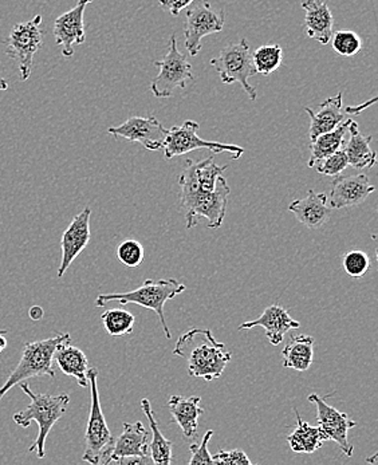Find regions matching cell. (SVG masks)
<instances>
[{
	"mask_svg": "<svg viewBox=\"0 0 378 465\" xmlns=\"http://www.w3.org/2000/svg\"><path fill=\"white\" fill-rule=\"evenodd\" d=\"M72 342L69 332L56 334L47 340L35 341L25 345L24 356L19 361L18 366L11 371L7 381L0 388V400L19 383L35 377L47 376L55 379V371L53 369V361L56 348L62 343Z\"/></svg>",
	"mask_w": 378,
	"mask_h": 465,
	"instance_id": "5b68a950",
	"label": "cell"
},
{
	"mask_svg": "<svg viewBox=\"0 0 378 465\" xmlns=\"http://www.w3.org/2000/svg\"><path fill=\"white\" fill-rule=\"evenodd\" d=\"M348 134H351L348 143H345L346 156L349 165L354 169L373 168L377 163V154L371 148L372 136H363L358 129L357 123L351 121Z\"/></svg>",
	"mask_w": 378,
	"mask_h": 465,
	"instance_id": "cb8c5ba5",
	"label": "cell"
},
{
	"mask_svg": "<svg viewBox=\"0 0 378 465\" xmlns=\"http://www.w3.org/2000/svg\"><path fill=\"white\" fill-rule=\"evenodd\" d=\"M44 44L42 16H34L30 21L18 24L5 39V54L18 64L21 81H27L33 69L34 55Z\"/></svg>",
	"mask_w": 378,
	"mask_h": 465,
	"instance_id": "30bf717a",
	"label": "cell"
},
{
	"mask_svg": "<svg viewBox=\"0 0 378 465\" xmlns=\"http://www.w3.org/2000/svg\"><path fill=\"white\" fill-rule=\"evenodd\" d=\"M200 397L172 396L168 401L169 411L174 421L182 428L184 438L192 439L196 436L199 428V417L204 414L200 407Z\"/></svg>",
	"mask_w": 378,
	"mask_h": 465,
	"instance_id": "7402d4cb",
	"label": "cell"
},
{
	"mask_svg": "<svg viewBox=\"0 0 378 465\" xmlns=\"http://www.w3.org/2000/svg\"><path fill=\"white\" fill-rule=\"evenodd\" d=\"M199 129V124L191 120L185 121L183 125L169 129L163 145L165 159L171 160L174 157L183 156V154H187L196 149H208L213 154L227 152V153L233 154L234 160L241 159L242 154L244 153V148L233 145V143L203 140L197 134Z\"/></svg>",
	"mask_w": 378,
	"mask_h": 465,
	"instance_id": "9c48e42d",
	"label": "cell"
},
{
	"mask_svg": "<svg viewBox=\"0 0 378 465\" xmlns=\"http://www.w3.org/2000/svg\"><path fill=\"white\" fill-rule=\"evenodd\" d=\"M213 436L214 430H210L205 433L204 438H203L199 444H192L191 447H189L192 455L189 464H214L213 455H211L210 450H208V442H210Z\"/></svg>",
	"mask_w": 378,
	"mask_h": 465,
	"instance_id": "d590c367",
	"label": "cell"
},
{
	"mask_svg": "<svg viewBox=\"0 0 378 465\" xmlns=\"http://www.w3.org/2000/svg\"><path fill=\"white\" fill-rule=\"evenodd\" d=\"M108 132L112 136L126 138L131 143H143L149 151H160L168 134V131L154 115L128 118L120 126L109 128Z\"/></svg>",
	"mask_w": 378,
	"mask_h": 465,
	"instance_id": "4fadbf2b",
	"label": "cell"
},
{
	"mask_svg": "<svg viewBox=\"0 0 378 465\" xmlns=\"http://www.w3.org/2000/svg\"><path fill=\"white\" fill-rule=\"evenodd\" d=\"M343 266L352 278H361L371 269V258L363 251L352 250L343 255Z\"/></svg>",
	"mask_w": 378,
	"mask_h": 465,
	"instance_id": "836d02e7",
	"label": "cell"
},
{
	"mask_svg": "<svg viewBox=\"0 0 378 465\" xmlns=\"http://www.w3.org/2000/svg\"><path fill=\"white\" fill-rule=\"evenodd\" d=\"M349 166L348 156H346L345 145L343 148L338 149L334 153L329 154V156L323 157V160L314 165L317 169L318 173L323 174V176H338L343 173Z\"/></svg>",
	"mask_w": 378,
	"mask_h": 465,
	"instance_id": "d6a6232c",
	"label": "cell"
},
{
	"mask_svg": "<svg viewBox=\"0 0 378 465\" xmlns=\"http://www.w3.org/2000/svg\"><path fill=\"white\" fill-rule=\"evenodd\" d=\"M154 66L159 67V75L152 81L151 92L159 100L171 98L177 89L184 90L188 81H194L191 64L184 54L177 49V38L172 34L168 53L162 61H154Z\"/></svg>",
	"mask_w": 378,
	"mask_h": 465,
	"instance_id": "ba28073f",
	"label": "cell"
},
{
	"mask_svg": "<svg viewBox=\"0 0 378 465\" xmlns=\"http://www.w3.org/2000/svg\"><path fill=\"white\" fill-rule=\"evenodd\" d=\"M90 216L92 210L84 208L78 215L70 223L61 239L62 259L58 269V278H62L65 272L72 266L73 262L81 255L82 251L87 247L90 242Z\"/></svg>",
	"mask_w": 378,
	"mask_h": 465,
	"instance_id": "9a60e30c",
	"label": "cell"
},
{
	"mask_svg": "<svg viewBox=\"0 0 378 465\" xmlns=\"http://www.w3.org/2000/svg\"><path fill=\"white\" fill-rule=\"evenodd\" d=\"M376 187L371 184L369 177L365 173L355 176H335L330 190L329 204L333 210L355 207L363 204Z\"/></svg>",
	"mask_w": 378,
	"mask_h": 465,
	"instance_id": "2e32d148",
	"label": "cell"
},
{
	"mask_svg": "<svg viewBox=\"0 0 378 465\" xmlns=\"http://www.w3.org/2000/svg\"><path fill=\"white\" fill-rule=\"evenodd\" d=\"M180 205L184 211L185 225L191 230L197 224V218L207 219L208 228L219 230L227 213L230 187L224 177H217L215 190L205 192L196 179V162L187 160L179 177Z\"/></svg>",
	"mask_w": 378,
	"mask_h": 465,
	"instance_id": "6da1fadb",
	"label": "cell"
},
{
	"mask_svg": "<svg viewBox=\"0 0 378 465\" xmlns=\"http://www.w3.org/2000/svg\"><path fill=\"white\" fill-rule=\"evenodd\" d=\"M141 410L145 411L146 417H148L149 424H151L152 440L149 444V456H151L152 461L156 465H169L172 463V444L168 439L164 438L162 430H159L156 419H154V411H152L151 402L148 399L141 400Z\"/></svg>",
	"mask_w": 378,
	"mask_h": 465,
	"instance_id": "83f0119b",
	"label": "cell"
},
{
	"mask_svg": "<svg viewBox=\"0 0 378 465\" xmlns=\"http://www.w3.org/2000/svg\"><path fill=\"white\" fill-rule=\"evenodd\" d=\"M309 401L317 407L318 424L323 428L327 438L335 441V444H338L343 455L351 458L353 452H354V447L349 441L348 435L349 430L354 428L357 422L352 420L345 411L330 407L329 404H326L324 399L318 396V394H310Z\"/></svg>",
	"mask_w": 378,
	"mask_h": 465,
	"instance_id": "7c38bea8",
	"label": "cell"
},
{
	"mask_svg": "<svg viewBox=\"0 0 378 465\" xmlns=\"http://www.w3.org/2000/svg\"><path fill=\"white\" fill-rule=\"evenodd\" d=\"M289 211L310 230L323 227L332 215V208L327 207L326 194L315 193L314 191L307 192L306 197L294 200L289 205Z\"/></svg>",
	"mask_w": 378,
	"mask_h": 465,
	"instance_id": "ffe728a7",
	"label": "cell"
},
{
	"mask_svg": "<svg viewBox=\"0 0 378 465\" xmlns=\"http://www.w3.org/2000/svg\"><path fill=\"white\" fill-rule=\"evenodd\" d=\"M93 0H78L72 10L59 15L55 24V44L61 46L62 55L72 58L75 55V45L85 44V10Z\"/></svg>",
	"mask_w": 378,
	"mask_h": 465,
	"instance_id": "5bb4252c",
	"label": "cell"
},
{
	"mask_svg": "<svg viewBox=\"0 0 378 465\" xmlns=\"http://www.w3.org/2000/svg\"><path fill=\"white\" fill-rule=\"evenodd\" d=\"M0 334H7V331H0Z\"/></svg>",
	"mask_w": 378,
	"mask_h": 465,
	"instance_id": "b9f144b4",
	"label": "cell"
},
{
	"mask_svg": "<svg viewBox=\"0 0 378 465\" xmlns=\"http://www.w3.org/2000/svg\"><path fill=\"white\" fill-rule=\"evenodd\" d=\"M174 356L187 361L189 376L215 381L224 373L233 354L210 329H191L177 341Z\"/></svg>",
	"mask_w": 378,
	"mask_h": 465,
	"instance_id": "7a4b0ae2",
	"label": "cell"
},
{
	"mask_svg": "<svg viewBox=\"0 0 378 465\" xmlns=\"http://www.w3.org/2000/svg\"><path fill=\"white\" fill-rule=\"evenodd\" d=\"M187 290V286L176 279H146L138 289L129 292H114V294H101L95 300V306L104 307L110 302H118L124 304H138V306L145 307V309L154 310L165 332V337L172 338L171 331L166 326L165 315H164V306L166 302L174 300L177 295L182 294Z\"/></svg>",
	"mask_w": 378,
	"mask_h": 465,
	"instance_id": "277c9868",
	"label": "cell"
},
{
	"mask_svg": "<svg viewBox=\"0 0 378 465\" xmlns=\"http://www.w3.org/2000/svg\"><path fill=\"white\" fill-rule=\"evenodd\" d=\"M214 464L219 465H251L247 455L241 450H219L216 455L213 456Z\"/></svg>",
	"mask_w": 378,
	"mask_h": 465,
	"instance_id": "8d00e7d4",
	"label": "cell"
},
{
	"mask_svg": "<svg viewBox=\"0 0 378 465\" xmlns=\"http://www.w3.org/2000/svg\"><path fill=\"white\" fill-rule=\"evenodd\" d=\"M117 258L124 266L134 269L143 263L145 259V251L137 241L126 239L117 248Z\"/></svg>",
	"mask_w": 378,
	"mask_h": 465,
	"instance_id": "e575fe53",
	"label": "cell"
},
{
	"mask_svg": "<svg viewBox=\"0 0 378 465\" xmlns=\"http://www.w3.org/2000/svg\"><path fill=\"white\" fill-rule=\"evenodd\" d=\"M194 2V0H159V5L164 10L171 13L172 16H179V14Z\"/></svg>",
	"mask_w": 378,
	"mask_h": 465,
	"instance_id": "74e56055",
	"label": "cell"
},
{
	"mask_svg": "<svg viewBox=\"0 0 378 465\" xmlns=\"http://www.w3.org/2000/svg\"><path fill=\"white\" fill-rule=\"evenodd\" d=\"M330 41H332L334 52L341 56H346V58L357 55L363 49V39L354 31L341 30L335 34L333 33Z\"/></svg>",
	"mask_w": 378,
	"mask_h": 465,
	"instance_id": "4dcf8cb0",
	"label": "cell"
},
{
	"mask_svg": "<svg viewBox=\"0 0 378 465\" xmlns=\"http://www.w3.org/2000/svg\"><path fill=\"white\" fill-rule=\"evenodd\" d=\"M295 417H297V428L290 433L287 441H289L290 448L297 453H314L315 450H320L324 442L329 440L326 433L323 432V428L312 427L306 421L302 420L299 416L298 411L294 410Z\"/></svg>",
	"mask_w": 378,
	"mask_h": 465,
	"instance_id": "484cf974",
	"label": "cell"
},
{
	"mask_svg": "<svg viewBox=\"0 0 378 465\" xmlns=\"http://www.w3.org/2000/svg\"><path fill=\"white\" fill-rule=\"evenodd\" d=\"M343 92L327 98L317 109L304 108L310 117V141L340 126L346 120L343 113Z\"/></svg>",
	"mask_w": 378,
	"mask_h": 465,
	"instance_id": "d6986e66",
	"label": "cell"
},
{
	"mask_svg": "<svg viewBox=\"0 0 378 465\" xmlns=\"http://www.w3.org/2000/svg\"><path fill=\"white\" fill-rule=\"evenodd\" d=\"M28 315H30V318L33 321H41L42 318H44L45 312L41 306H33L28 310Z\"/></svg>",
	"mask_w": 378,
	"mask_h": 465,
	"instance_id": "f35d334b",
	"label": "cell"
},
{
	"mask_svg": "<svg viewBox=\"0 0 378 465\" xmlns=\"http://www.w3.org/2000/svg\"><path fill=\"white\" fill-rule=\"evenodd\" d=\"M224 11H214L210 5H200L185 14L184 44L189 55L196 56L202 50L204 36L220 33L224 27Z\"/></svg>",
	"mask_w": 378,
	"mask_h": 465,
	"instance_id": "8fae6325",
	"label": "cell"
},
{
	"mask_svg": "<svg viewBox=\"0 0 378 465\" xmlns=\"http://www.w3.org/2000/svg\"><path fill=\"white\" fill-rule=\"evenodd\" d=\"M55 360L62 373L75 377L82 388H89V360L80 348L70 345V342L62 343L56 348Z\"/></svg>",
	"mask_w": 378,
	"mask_h": 465,
	"instance_id": "603a6c76",
	"label": "cell"
},
{
	"mask_svg": "<svg viewBox=\"0 0 378 465\" xmlns=\"http://www.w3.org/2000/svg\"><path fill=\"white\" fill-rule=\"evenodd\" d=\"M261 326L266 331L267 340L271 345H281L284 335L292 329L301 328L298 321L293 320L286 309L279 306V304H271L262 312L261 317L248 322L242 323L239 330H248Z\"/></svg>",
	"mask_w": 378,
	"mask_h": 465,
	"instance_id": "ac0fdd59",
	"label": "cell"
},
{
	"mask_svg": "<svg viewBox=\"0 0 378 465\" xmlns=\"http://www.w3.org/2000/svg\"><path fill=\"white\" fill-rule=\"evenodd\" d=\"M103 320L104 328L110 337H123V335H129L134 332V315L128 310L121 309H109L101 315Z\"/></svg>",
	"mask_w": 378,
	"mask_h": 465,
	"instance_id": "f1b7e54d",
	"label": "cell"
},
{
	"mask_svg": "<svg viewBox=\"0 0 378 465\" xmlns=\"http://www.w3.org/2000/svg\"><path fill=\"white\" fill-rule=\"evenodd\" d=\"M228 165L219 166L214 164V156L196 163V179L200 188L205 192H213L215 190L217 177L224 173Z\"/></svg>",
	"mask_w": 378,
	"mask_h": 465,
	"instance_id": "1f68e13d",
	"label": "cell"
},
{
	"mask_svg": "<svg viewBox=\"0 0 378 465\" xmlns=\"http://www.w3.org/2000/svg\"><path fill=\"white\" fill-rule=\"evenodd\" d=\"M284 368L297 371H309L314 361V340L310 335H297L282 351Z\"/></svg>",
	"mask_w": 378,
	"mask_h": 465,
	"instance_id": "d4e9b609",
	"label": "cell"
},
{
	"mask_svg": "<svg viewBox=\"0 0 378 465\" xmlns=\"http://www.w3.org/2000/svg\"><path fill=\"white\" fill-rule=\"evenodd\" d=\"M8 87H10V84H8L7 81L5 78H0V92H5V90H8Z\"/></svg>",
	"mask_w": 378,
	"mask_h": 465,
	"instance_id": "60d3db41",
	"label": "cell"
},
{
	"mask_svg": "<svg viewBox=\"0 0 378 465\" xmlns=\"http://www.w3.org/2000/svg\"><path fill=\"white\" fill-rule=\"evenodd\" d=\"M22 391L30 397V404L26 410L16 411L14 414V421L22 428L30 427L31 422L38 424L39 433L34 444L28 448V452H36L38 459H45V444L47 436L53 427L65 416L70 404V397L67 394L50 396V394H35L31 391L27 382H21Z\"/></svg>",
	"mask_w": 378,
	"mask_h": 465,
	"instance_id": "3957f363",
	"label": "cell"
},
{
	"mask_svg": "<svg viewBox=\"0 0 378 465\" xmlns=\"http://www.w3.org/2000/svg\"><path fill=\"white\" fill-rule=\"evenodd\" d=\"M211 64L215 67L223 84H241L248 98L251 101H256L258 93L255 87L250 84V78L258 73L254 67L253 50L245 39H242L238 44L223 47L219 55L211 59Z\"/></svg>",
	"mask_w": 378,
	"mask_h": 465,
	"instance_id": "52a82bcc",
	"label": "cell"
},
{
	"mask_svg": "<svg viewBox=\"0 0 378 465\" xmlns=\"http://www.w3.org/2000/svg\"><path fill=\"white\" fill-rule=\"evenodd\" d=\"M302 8L304 13V27L309 38L327 45L332 39L334 18L329 5L323 0H303Z\"/></svg>",
	"mask_w": 378,
	"mask_h": 465,
	"instance_id": "44dd1931",
	"label": "cell"
},
{
	"mask_svg": "<svg viewBox=\"0 0 378 465\" xmlns=\"http://www.w3.org/2000/svg\"><path fill=\"white\" fill-rule=\"evenodd\" d=\"M352 120H345L340 126L333 129V131L327 132V134H321L317 138L312 141V156L309 160V168H314L320 160L323 157L329 156V154L334 153L338 149L343 148L345 145V137L348 134L349 124Z\"/></svg>",
	"mask_w": 378,
	"mask_h": 465,
	"instance_id": "4316f807",
	"label": "cell"
},
{
	"mask_svg": "<svg viewBox=\"0 0 378 465\" xmlns=\"http://www.w3.org/2000/svg\"><path fill=\"white\" fill-rule=\"evenodd\" d=\"M149 432L143 422H124L120 438L114 440L103 464L117 463L126 458H148ZM151 458V456H149Z\"/></svg>",
	"mask_w": 378,
	"mask_h": 465,
	"instance_id": "e0dca14e",
	"label": "cell"
},
{
	"mask_svg": "<svg viewBox=\"0 0 378 465\" xmlns=\"http://www.w3.org/2000/svg\"><path fill=\"white\" fill-rule=\"evenodd\" d=\"M254 67L262 75L275 73L284 62V50L279 45H264L253 53Z\"/></svg>",
	"mask_w": 378,
	"mask_h": 465,
	"instance_id": "f546056e",
	"label": "cell"
},
{
	"mask_svg": "<svg viewBox=\"0 0 378 465\" xmlns=\"http://www.w3.org/2000/svg\"><path fill=\"white\" fill-rule=\"evenodd\" d=\"M87 379H89L90 394H92V405H90L89 421H87L86 433H85V452L82 460L92 465H98L103 464L105 460L114 439H113L112 432L106 424L105 416H104L103 408H101L97 369L89 368Z\"/></svg>",
	"mask_w": 378,
	"mask_h": 465,
	"instance_id": "8992f818",
	"label": "cell"
},
{
	"mask_svg": "<svg viewBox=\"0 0 378 465\" xmlns=\"http://www.w3.org/2000/svg\"><path fill=\"white\" fill-rule=\"evenodd\" d=\"M5 334H0V353L7 348V340L5 337Z\"/></svg>",
	"mask_w": 378,
	"mask_h": 465,
	"instance_id": "ab89813d",
	"label": "cell"
}]
</instances>
